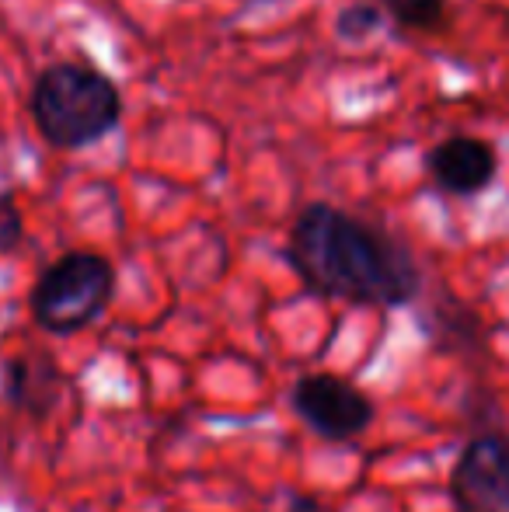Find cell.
<instances>
[{"label":"cell","mask_w":509,"mask_h":512,"mask_svg":"<svg viewBox=\"0 0 509 512\" xmlns=\"http://www.w3.org/2000/svg\"><path fill=\"white\" fill-rule=\"evenodd\" d=\"M293 272L311 293L356 307H405L422 293V269L412 251L360 216L332 203L297 213L286 244Z\"/></svg>","instance_id":"1"},{"label":"cell","mask_w":509,"mask_h":512,"mask_svg":"<svg viewBox=\"0 0 509 512\" xmlns=\"http://www.w3.org/2000/svg\"><path fill=\"white\" fill-rule=\"evenodd\" d=\"M28 112L49 147L84 150L123 122V95L88 63H53L35 77Z\"/></svg>","instance_id":"2"},{"label":"cell","mask_w":509,"mask_h":512,"mask_svg":"<svg viewBox=\"0 0 509 512\" xmlns=\"http://www.w3.org/2000/svg\"><path fill=\"white\" fill-rule=\"evenodd\" d=\"M116 269L98 251H67L32 286V317L49 335H74L112 304Z\"/></svg>","instance_id":"3"},{"label":"cell","mask_w":509,"mask_h":512,"mask_svg":"<svg viewBox=\"0 0 509 512\" xmlns=\"http://www.w3.org/2000/svg\"><path fill=\"white\" fill-rule=\"evenodd\" d=\"M290 408L321 439H353L374 422V405L356 384L332 373H307L293 384Z\"/></svg>","instance_id":"4"},{"label":"cell","mask_w":509,"mask_h":512,"mask_svg":"<svg viewBox=\"0 0 509 512\" xmlns=\"http://www.w3.org/2000/svg\"><path fill=\"white\" fill-rule=\"evenodd\" d=\"M457 512H509V439L503 432H478L457 453L450 471Z\"/></svg>","instance_id":"5"},{"label":"cell","mask_w":509,"mask_h":512,"mask_svg":"<svg viewBox=\"0 0 509 512\" xmlns=\"http://www.w3.org/2000/svg\"><path fill=\"white\" fill-rule=\"evenodd\" d=\"M426 175L447 196H482L499 175V154L482 136L454 133L426 154Z\"/></svg>","instance_id":"6"},{"label":"cell","mask_w":509,"mask_h":512,"mask_svg":"<svg viewBox=\"0 0 509 512\" xmlns=\"http://www.w3.org/2000/svg\"><path fill=\"white\" fill-rule=\"evenodd\" d=\"M60 387H63V373L49 356H18L4 370L7 401L25 408L35 418L49 415V408L60 398Z\"/></svg>","instance_id":"7"},{"label":"cell","mask_w":509,"mask_h":512,"mask_svg":"<svg viewBox=\"0 0 509 512\" xmlns=\"http://www.w3.org/2000/svg\"><path fill=\"white\" fill-rule=\"evenodd\" d=\"M405 32H440L447 28V0H374Z\"/></svg>","instance_id":"8"},{"label":"cell","mask_w":509,"mask_h":512,"mask_svg":"<svg viewBox=\"0 0 509 512\" xmlns=\"http://www.w3.org/2000/svg\"><path fill=\"white\" fill-rule=\"evenodd\" d=\"M384 25V11L374 4V0H353L346 4L339 14H335V35L342 42H367L377 28Z\"/></svg>","instance_id":"9"},{"label":"cell","mask_w":509,"mask_h":512,"mask_svg":"<svg viewBox=\"0 0 509 512\" xmlns=\"http://www.w3.org/2000/svg\"><path fill=\"white\" fill-rule=\"evenodd\" d=\"M21 241H25V216H21L11 192H4L0 196V255L18 251Z\"/></svg>","instance_id":"10"},{"label":"cell","mask_w":509,"mask_h":512,"mask_svg":"<svg viewBox=\"0 0 509 512\" xmlns=\"http://www.w3.org/2000/svg\"><path fill=\"white\" fill-rule=\"evenodd\" d=\"M286 512H332L325 506V502H318V499H311V495H293L290 499V509Z\"/></svg>","instance_id":"11"}]
</instances>
